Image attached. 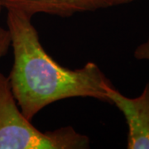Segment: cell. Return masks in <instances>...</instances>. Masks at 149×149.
<instances>
[{"mask_svg":"<svg viewBox=\"0 0 149 149\" xmlns=\"http://www.w3.org/2000/svg\"><path fill=\"white\" fill-rule=\"evenodd\" d=\"M31 17L7 10L13 63L8 76L13 95L24 116L32 121L52 103L70 98H93L109 103L105 88L112 84L95 62L71 70L46 52Z\"/></svg>","mask_w":149,"mask_h":149,"instance_id":"6da1fadb","label":"cell"},{"mask_svg":"<svg viewBox=\"0 0 149 149\" xmlns=\"http://www.w3.org/2000/svg\"><path fill=\"white\" fill-rule=\"evenodd\" d=\"M91 140L72 126L42 132L22 113L8 78L0 73V149H87Z\"/></svg>","mask_w":149,"mask_h":149,"instance_id":"7a4b0ae2","label":"cell"},{"mask_svg":"<svg viewBox=\"0 0 149 149\" xmlns=\"http://www.w3.org/2000/svg\"><path fill=\"white\" fill-rule=\"evenodd\" d=\"M109 104L117 107L128 125L127 148L149 149V81L141 95L128 98L110 84L105 88Z\"/></svg>","mask_w":149,"mask_h":149,"instance_id":"3957f363","label":"cell"},{"mask_svg":"<svg viewBox=\"0 0 149 149\" xmlns=\"http://www.w3.org/2000/svg\"><path fill=\"white\" fill-rule=\"evenodd\" d=\"M0 4L31 17L38 13L67 17L111 7L110 0H0Z\"/></svg>","mask_w":149,"mask_h":149,"instance_id":"277c9868","label":"cell"},{"mask_svg":"<svg viewBox=\"0 0 149 149\" xmlns=\"http://www.w3.org/2000/svg\"><path fill=\"white\" fill-rule=\"evenodd\" d=\"M11 47L9 32L7 28L0 27V60L5 56Z\"/></svg>","mask_w":149,"mask_h":149,"instance_id":"5b68a950","label":"cell"},{"mask_svg":"<svg viewBox=\"0 0 149 149\" xmlns=\"http://www.w3.org/2000/svg\"><path fill=\"white\" fill-rule=\"evenodd\" d=\"M133 56L137 60L149 61V34L147 40L139 45L134 50Z\"/></svg>","mask_w":149,"mask_h":149,"instance_id":"8992f818","label":"cell"},{"mask_svg":"<svg viewBox=\"0 0 149 149\" xmlns=\"http://www.w3.org/2000/svg\"><path fill=\"white\" fill-rule=\"evenodd\" d=\"M133 1H137V0H110V3H111V7H113V6L122 5L128 3H132Z\"/></svg>","mask_w":149,"mask_h":149,"instance_id":"52a82bcc","label":"cell"},{"mask_svg":"<svg viewBox=\"0 0 149 149\" xmlns=\"http://www.w3.org/2000/svg\"><path fill=\"white\" fill-rule=\"evenodd\" d=\"M3 7L1 6V4H0V13H1V12H2V10H3Z\"/></svg>","mask_w":149,"mask_h":149,"instance_id":"ba28073f","label":"cell"}]
</instances>
